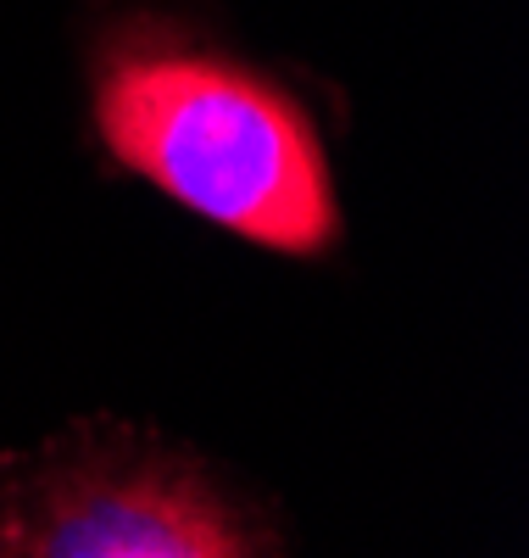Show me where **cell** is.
Masks as SVG:
<instances>
[{
	"label": "cell",
	"instance_id": "6da1fadb",
	"mask_svg": "<svg viewBox=\"0 0 529 558\" xmlns=\"http://www.w3.org/2000/svg\"><path fill=\"white\" fill-rule=\"evenodd\" d=\"M89 118L107 157L184 213L284 257L341 241L329 151L284 84L173 23L134 17L89 57Z\"/></svg>",
	"mask_w": 529,
	"mask_h": 558
},
{
	"label": "cell",
	"instance_id": "7a4b0ae2",
	"mask_svg": "<svg viewBox=\"0 0 529 558\" xmlns=\"http://www.w3.org/2000/svg\"><path fill=\"white\" fill-rule=\"evenodd\" d=\"M0 558H296L279 502L151 425L89 413L0 452Z\"/></svg>",
	"mask_w": 529,
	"mask_h": 558
}]
</instances>
